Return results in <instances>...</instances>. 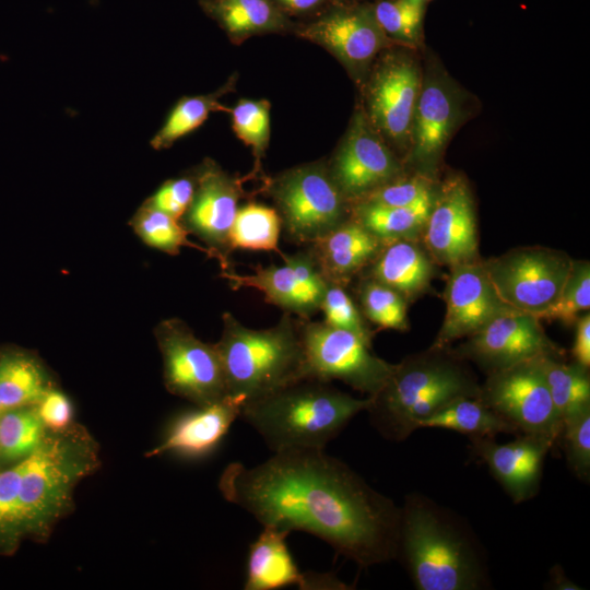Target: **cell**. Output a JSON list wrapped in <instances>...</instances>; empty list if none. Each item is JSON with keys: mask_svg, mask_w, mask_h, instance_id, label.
I'll return each mask as SVG.
<instances>
[{"mask_svg": "<svg viewBox=\"0 0 590 590\" xmlns=\"http://www.w3.org/2000/svg\"><path fill=\"white\" fill-rule=\"evenodd\" d=\"M219 489L262 527L312 534L361 568L396 559L400 507L324 449L274 452L251 468L232 462Z\"/></svg>", "mask_w": 590, "mask_h": 590, "instance_id": "cell-1", "label": "cell"}, {"mask_svg": "<svg viewBox=\"0 0 590 590\" xmlns=\"http://www.w3.org/2000/svg\"><path fill=\"white\" fill-rule=\"evenodd\" d=\"M396 559L417 590L491 587L485 550L469 523L420 493L406 495L400 507Z\"/></svg>", "mask_w": 590, "mask_h": 590, "instance_id": "cell-2", "label": "cell"}, {"mask_svg": "<svg viewBox=\"0 0 590 590\" xmlns=\"http://www.w3.org/2000/svg\"><path fill=\"white\" fill-rule=\"evenodd\" d=\"M370 404L330 382L304 378L245 403L239 417L274 452L324 449L346 424Z\"/></svg>", "mask_w": 590, "mask_h": 590, "instance_id": "cell-3", "label": "cell"}, {"mask_svg": "<svg viewBox=\"0 0 590 590\" xmlns=\"http://www.w3.org/2000/svg\"><path fill=\"white\" fill-rule=\"evenodd\" d=\"M98 447L81 425L48 430L42 446L22 460L17 496L20 536L48 539L73 506L75 485L99 465Z\"/></svg>", "mask_w": 590, "mask_h": 590, "instance_id": "cell-4", "label": "cell"}, {"mask_svg": "<svg viewBox=\"0 0 590 590\" xmlns=\"http://www.w3.org/2000/svg\"><path fill=\"white\" fill-rule=\"evenodd\" d=\"M222 319L223 331L215 346L228 398L243 406L306 378L300 321L292 314L284 312L267 329L248 328L229 312Z\"/></svg>", "mask_w": 590, "mask_h": 590, "instance_id": "cell-5", "label": "cell"}, {"mask_svg": "<svg viewBox=\"0 0 590 590\" xmlns=\"http://www.w3.org/2000/svg\"><path fill=\"white\" fill-rule=\"evenodd\" d=\"M445 349L411 356L396 364L386 385L370 397L366 410L375 429L386 439L402 441L417 423L460 397H477L480 386Z\"/></svg>", "mask_w": 590, "mask_h": 590, "instance_id": "cell-6", "label": "cell"}, {"mask_svg": "<svg viewBox=\"0 0 590 590\" xmlns=\"http://www.w3.org/2000/svg\"><path fill=\"white\" fill-rule=\"evenodd\" d=\"M270 193L282 227L297 244L311 245L351 217L347 201L322 165L284 173L272 182Z\"/></svg>", "mask_w": 590, "mask_h": 590, "instance_id": "cell-7", "label": "cell"}, {"mask_svg": "<svg viewBox=\"0 0 590 590\" xmlns=\"http://www.w3.org/2000/svg\"><path fill=\"white\" fill-rule=\"evenodd\" d=\"M300 339L306 378L341 380L367 397L386 385L396 366L375 355L358 335L323 321L300 319Z\"/></svg>", "mask_w": 590, "mask_h": 590, "instance_id": "cell-8", "label": "cell"}, {"mask_svg": "<svg viewBox=\"0 0 590 590\" xmlns=\"http://www.w3.org/2000/svg\"><path fill=\"white\" fill-rule=\"evenodd\" d=\"M154 335L163 361V380L172 394L197 406L227 398L224 370L215 343L198 339L180 319L162 320Z\"/></svg>", "mask_w": 590, "mask_h": 590, "instance_id": "cell-9", "label": "cell"}, {"mask_svg": "<svg viewBox=\"0 0 590 590\" xmlns=\"http://www.w3.org/2000/svg\"><path fill=\"white\" fill-rule=\"evenodd\" d=\"M573 260L545 247H522L483 261L498 296L518 311L539 317L557 298Z\"/></svg>", "mask_w": 590, "mask_h": 590, "instance_id": "cell-10", "label": "cell"}, {"mask_svg": "<svg viewBox=\"0 0 590 590\" xmlns=\"http://www.w3.org/2000/svg\"><path fill=\"white\" fill-rule=\"evenodd\" d=\"M477 398L523 434L559 441L562 422L555 411L538 357L488 374Z\"/></svg>", "mask_w": 590, "mask_h": 590, "instance_id": "cell-11", "label": "cell"}, {"mask_svg": "<svg viewBox=\"0 0 590 590\" xmlns=\"http://www.w3.org/2000/svg\"><path fill=\"white\" fill-rule=\"evenodd\" d=\"M282 258V266H257L251 274L222 270L221 276L233 290L256 288L267 303L308 320L319 311L328 282L309 248Z\"/></svg>", "mask_w": 590, "mask_h": 590, "instance_id": "cell-12", "label": "cell"}, {"mask_svg": "<svg viewBox=\"0 0 590 590\" xmlns=\"http://www.w3.org/2000/svg\"><path fill=\"white\" fill-rule=\"evenodd\" d=\"M559 354L541 320L531 314L500 315L468 337L456 351L458 358L475 362L488 374L539 356Z\"/></svg>", "mask_w": 590, "mask_h": 590, "instance_id": "cell-13", "label": "cell"}, {"mask_svg": "<svg viewBox=\"0 0 590 590\" xmlns=\"http://www.w3.org/2000/svg\"><path fill=\"white\" fill-rule=\"evenodd\" d=\"M444 297L446 314L433 349H446L494 318L518 311L498 296L481 260L450 267Z\"/></svg>", "mask_w": 590, "mask_h": 590, "instance_id": "cell-14", "label": "cell"}, {"mask_svg": "<svg viewBox=\"0 0 590 590\" xmlns=\"http://www.w3.org/2000/svg\"><path fill=\"white\" fill-rule=\"evenodd\" d=\"M422 237L437 263L452 267L479 260L474 205L463 179L450 178L435 194Z\"/></svg>", "mask_w": 590, "mask_h": 590, "instance_id": "cell-15", "label": "cell"}, {"mask_svg": "<svg viewBox=\"0 0 590 590\" xmlns=\"http://www.w3.org/2000/svg\"><path fill=\"white\" fill-rule=\"evenodd\" d=\"M239 182L213 164H205L196 177L192 201L180 220L189 234L205 244L210 258L229 270L231 228L238 209Z\"/></svg>", "mask_w": 590, "mask_h": 590, "instance_id": "cell-16", "label": "cell"}, {"mask_svg": "<svg viewBox=\"0 0 590 590\" xmlns=\"http://www.w3.org/2000/svg\"><path fill=\"white\" fill-rule=\"evenodd\" d=\"M329 170L345 200L355 204L397 179L401 166L365 118L357 115Z\"/></svg>", "mask_w": 590, "mask_h": 590, "instance_id": "cell-17", "label": "cell"}, {"mask_svg": "<svg viewBox=\"0 0 590 590\" xmlns=\"http://www.w3.org/2000/svg\"><path fill=\"white\" fill-rule=\"evenodd\" d=\"M473 453L488 468L515 504L532 498L539 491L543 463L556 444L547 436L523 434L498 444L494 437H470Z\"/></svg>", "mask_w": 590, "mask_h": 590, "instance_id": "cell-18", "label": "cell"}, {"mask_svg": "<svg viewBox=\"0 0 590 590\" xmlns=\"http://www.w3.org/2000/svg\"><path fill=\"white\" fill-rule=\"evenodd\" d=\"M421 86L418 68L406 58L390 59L371 81L368 96L371 122L398 143L405 142L411 134Z\"/></svg>", "mask_w": 590, "mask_h": 590, "instance_id": "cell-19", "label": "cell"}, {"mask_svg": "<svg viewBox=\"0 0 590 590\" xmlns=\"http://www.w3.org/2000/svg\"><path fill=\"white\" fill-rule=\"evenodd\" d=\"M460 117L461 102L450 82L439 75L422 81L411 130L412 162L430 172Z\"/></svg>", "mask_w": 590, "mask_h": 590, "instance_id": "cell-20", "label": "cell"}, {"mask_svg": "<svg viewBox=\"0 0 590 590\" xmlns=\"http://www.w3.org/2000/svg\"><path fill=\"white\" fill-rule=\"evenodd\" d=\"M385 241L352 216L309 249L327 282L347 286L365 271L381 250Z\"/></svg>", "mask_w": 590, "mask_h": 590, "instance_id": "cell-21", "label": "cell"}, {"mask_svg": "<svg viewBox=\"0 0 590 590\" xmlns=\"http://www.w3.org/2000/svg\"><path fill=\"white\" fill-rule=\"evenodd\" d=\"M241 405L225 398L180 415L169 427L165 438L145 453L156 457L167 452L187 457L203 456L213 450L239 417Z\"/></svg>", "mask_w": 590, "mask_h": 590, "instance_id": "cell-22", "label": "cell"}, {"mask_svg": "<svg viewBox=\"0 0 590 590\" xmlns=\"http://www.w3.org/2000/svg\"><path fill=\"white\" fill-rule=\"evenodd\" d=\"M376 21L361 12H339L319 20L303 36L323 46L345 64L366 66L382 45Z\"/></svg>", "mask_w": 590, "mask_h": 590, "instance_id": "cell-23", "label": "cell"}, {"mask_svg": "<svg viewBox=\"0 0 590 590\" xmlns=\"http://www.w3.org/2000/svg\"><path fill=\"white\" fill-rule=\"evenodd\" d=\"M366 270L365 275L394 290L408 302L422 294L435 274L434 261L417 239L386 241Z\"/></svg>", "mask_w": 590, "mask_h": 590, "instance_id": "cell-24", "label": "cell"}, {"mask_svg": "<svg viewBox=\"0 0 590 590\" xmlns=\"http://www.w3.org/2000/svg\"><path fill=\"white\" fill-rule=\"evenodd\" d=\"M288 534L274 527H263L249 547L245 590H274L294 585L309 589V575L298 570L287 547Z\"/></svg>", "mask_w": 590, "mask_h": 590, "instance_id": "cell-25", "label": "cell"}, {"mask_svg": "<svg viewBox=\"0 0 590 590\" xmlns=\"http://www.w3.org/2000/svg\"><path fill=\"white\" fill-rule=\"evenodd\" d=\"M56 385L42 361L19 349L0 353V414L36 405Z\"/></svg>", "mask_w": 590, "mask_h": 590, "instance_id": "cell-26", "label": "cell"}, {"mask_svg": "<svg viewBox=\"0 0 590 590\" xmlns=\"http://www.w3.org/2000/svg\"><path fill=\"white\" fill-rule=\"evenodd\" d=\"M418 428H442L470 437H495L519 430L487 408L477 397H457L417 423Z\"/></svg>", "mask_w": 590, "mask_h": 590, "instance_id": "cell-27", "label": "cell"}, {"mask_svg": "<svg viewBox=\"0 0 590 590\" xmlns=\"http://www.w3.org/2000/svg\"><path fill=\"white\" fill-rule=\"evenodd\" d=\"M435 193L409 206L356 203L352 217L382 241L417 239L424 229Z\"/></svg>", "mask_w": 590, "mask_h": 590, "instance_id": "cell-28", "label": "cell"}, {"mask_svg": "<svg viewBox=\"0 0 590 590\" xmlns=\"http://www.w3.org/2000/svg\"><path fill=\"white\" fill-rule=\"evenodd\" d=\"M538 364L562 424L567 416L590 405V378L587 368L577 363L562 362L556 354L539 356Z\"/></svg>", "mask_w": 590, "mask_h": 590, "instance_id": "cell-29", "label": "cell"}, {"mask_svg": "<svg viewBox=\"0 0 590 590\" xmlns=\"http://www.w3.org/2000/svg\"><path fill=\"white\" fill-rule=\"evenodd\" d=\"M281 228L282 221L275 209L249 202L237 209L231 228V247L233 250L274 251L283 257L279 248Z\"/></svg>", "mask_w": 590, "mask_h": 590, "instance_id": "cell-30", "label": "cell"}, {"mask_svg": "<svg viewBox=\"0 0 590 590\" xmlns=\"http://www.w3.org/2000/svg\"><path fill=\"white\" fill-rule=\"evenodd\" d=\"M47 434L36 405L0 414V460L17 463L32 456Z\"/></svg>", "mask_w": 590, "mask_h": 590, "instance_id": "cell-31", "label": "cell"}, {"mask_svg": "<svg viewBox=\"0 0 590 590\" xmlns=\"http://www.w3.org/2000/svg\"><path fill=\"white\" fill-rule=\"evenodd\" d=\"M130 225L140 239L148 246L175 256L182 247H192L205 252L206 247L193 244L188 239L189 232L180 220L175 219L143 202L130 221Z\"/></svg>", "mask_w": 590, "mask_h": 590, "instance_id": "cell-32", "label": "cell"}, {"mask_svg": "<svg viewBox=\"0 0 590 590\" xmlns=\"http://www.w3.org/2000/svg\"><path fill=\"white\" fill-rule=\"evenodd\" d=\"M357 295L366 320L382 329L404 331L409 328L408 300L394 290L364 275L358 283Z\"/></svg>", "mask_w": 590, "mask_h": 590, "instance_id": "cell-33", "label": "cell"}, {"mask_svg": "<svg viewBox=\"0 0 590 590\" xmlns=\"http://www.w3.org/2000/svg\"><path fill=\"white\" fill-rule=\"evenodd\" d=\"M221 108L215 95L181 98L152 138L151 146L155 150L169 148L177 140L199 128L208 119L210 113Z\"/></svg>", "mask_w": 590, "mask_h": 590, "instance_id": "cell-34", "label": "cell"}, {"mask_svg": "<svg viewBox=\"0 0 590 590\" xmlns=\"http://www.w3.org/2000/svg\"><path fill=\"white\" fill-rule=\"evenodd\" d=\"M590 307V264L585 260H573L570 271L554 303L538 318L558 320L567 326L574 324Z\"/></svg>", "mask_w": 590, "mask_h": 590, "instance_id": "cell-35", "label": "cell"}, {"mask_svg": "<svg viewBox=\"0 0 590 590\" xmlns=\"http://www.w3.org/2000/svg\"><path fill=\"white\" fill-rule=\"evenodd\" d=\"M319 310L324 315V323L353 332L371 345L374 333L345 286L328 282Z\"/></svg>", "mask_w": 590, "mask_h": 590, "instance_id": "cell-36", "label": "cell"}, {"mask_svg": "<svg viewBox=\"0 0 590 590\" xmlns=\"http://www.w3.org/2000/svg\"><path fill=\"white\" fill-rule=\"evenodd\" d=\"M423 12L424 0L381 1L375 9V21L391 37L414 43L418 38Z\"/></svg>", "mask_w": 590, "mask_h": 590, "instance_id": "cell-37", "label": "cell"}, {"mask_svg": "<svg viewBox=\"0 0 590 590\" xmlns=\"http://www.w3.org/2000/svg\"><path fill=\"white\" fill-rule=\"evenodd\" d=\"M559 439L570 470L583 482L590 479V405L563 420Z\"/></svg>", "mask_w": 590, "mask_h": 590, "instance_id": "cell-38", "label": "cell"}, {"mask_svg": "<svg viewBox=\"0 0 590 590\" xmlns=\"http://www.w3.org/2000/svg\"><path fill=\"white\" fill-rule=\"evenodd\" d=\"M233 130L260 157L270 135V105L267 101L241 99L232 109Z\"/></svg>", "mask_w": 590, "mask_h": 590, "instance_id": "cell-39", "label": "cell"}, {"mask_svg": "<svg viewBox=\"0 0 590 590\" xmlns=\"http://www.w3.org/2000/svg\"><path fill=\"white\" fill-rule=\"evenodd\" d=\"M217 13L233 34L264 30L274 22V11L267 0H221Z\"/></svg>", "mask_w": 590, "mask_h": 590, "instance_id": "cell-40", "label": "cell"}, {"mask_svg": "<svg viewBox=\"0 0 590 590\" xmlns=\"http://www.w3.org/2000/svg\"><path fill=\"white\" fill-rule=\"evenodd\" d=\"M433 194L434 191L428 177L416 175L408 179L397 178L371 191L356 203H369L380 206H409Z\"/></svg>", "mask_w": 590, "mask_h": 590, "instance_id": "cell-41", "label": "cell"}, {"mask_svg": "<svg viewBox=\"0 0 590 590\" xmlns=\"http://www.w3.org/2000/svg\"><path fill=\"white\" fill-rule=\"evenodd\" d=\"M22 461L0 471V545L12 548L21 539L17 496Z\"/></svg>", "mask_w": 590, "mask_h": 590, "instance_id": "cell-42", "label": "cell"}, {"mask_svg": "<svg viewBox=\"0 0 590 590\" xmlns=\"http://www.w3.org/2000/svg\"><path fill=\"white\" fill-rule=\"evenodd\" d=\"M196 190V178L179 177L166 180L145 204L175 219L181 220L188 210Z\"/></svg>", "mask_w": 590, "mask_h": 590, "instance_id": "cell-43", "label": "cell"}, {"mask_svg": "<svg viewBox=\"0 0 590 590\" xmlns=\"http://www.w3.org/2000/svg\"><path fill=\"white\" fill-rule=\"evenodd\" d=\"M38 415L48 430H63L73 424V406L66 393L55 386L36 404Z\"/></svg>", "mask_w": 590, "mask_h": 590, "instance_id": "cell-44", "label": "cell"}, {"mask_svg": "<svg viewBox=\"0 0 590 590\" xmlns=\"http://www.w3.org/2000/svg\"><path fill=\"white\" fill-rule=\"evenodd\" d=\"M576 323L575 341L571 353L575 363L589 369L590 366V315L582 314Z\"/></svg>", "mask_w": 590, "mask_h": 590, "instance_id": "cell-45", "label": "cell"}, {"mask_svg": "<svg viewBox=\"0 0 590 590\" xmlns=\"http://www.w3.org/2000/svg\"><path fill=\"white\" fill-rule=\"evenodd\" d=\"M550 586L552 589L559 590H576L580 589L577 585L571 582L564 574L560 566H554L550 571Z\"/></svg>", "mask_w": 590, "mask_h": 590, "instance_id": "cell-46", "label": "cell"}, {"mask_svg": "<svg viewBox=\"0 0 590 590\" xmlns=\"http://www.w3.org/2000/svg\"><path fill=\"white\" fill-rule=\"evenodd\" d=\"M279 1L292 10L303 11V10H308L310 8H314L315 5L319 3L320 0H279Z\"/></svg>", "mask_w": 590, "mask_h": 590, "instance_id": "cell-47", "label": "cell"}]
</instances>
